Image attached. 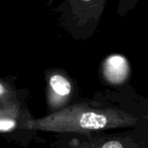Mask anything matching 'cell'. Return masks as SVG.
I'll return each mask as SVG.
<instances>
[{
    "label": "cell",
    "instance_id": "obj_1",
    "mask_svg": "<svg viewBox=\"0 0 148 148\" xmlns=\"http://www.w3.org/2000/svg\"><path fill=\"white\" fill-rule=\"evenodd\" d=\"M106 77L112 82H121L127 75L128 66L126 59L120 56H112L105 62Z\"/></svg>",
    "mask_w": 148,
    "mask_h": 148
},
{
    "label": "cell",
    "instance_id": "obj_2",
    "mask_svg": "<svg viewBox=\"0 0 148 148\" xmlns=\"http://www.w3.org/2000/svg\"><path fill=\"white\" fill-rule=\"evenodd\" d=\"M50 86L60 95H67L71 91L70 83L61 75H54L50 79Z\"/></svg>",
    "mask_w": 148,
    "mask_h": 148
},
{
    "label": "cell",
    "instance_id": "obj_3",
    "mask_svg": "<svg viewBox=\"0 0 148 148\" xmlns=\"http://www.w3.org/2000/svg\"><path fill=\"white\" fill-rule=\"evenodd\" d=\"M15 127V122L10 120H0V130L8 131Z\"/></svg>",
    "mask_w": 148,
    "mask_h": 148
},
{
    "label": "cell",
    "instance_id": "obj_4",
    "mask_svg": "<svg viewBox=\"0 0 148 148\" xmlns=\"http://www.w3.org/2000/svg\"><path fill=\"white\" fill-rule=\"evenodd\" d=\"M102 148H123L122 147V145L118 142V141H115V140H112V141H108L107 142Z\"/></svg>",
    "mask_w": 148,
    "mask_h": 148
},
{
    "label": "cell",
    "instance_id": "obj_5",
    "mask_svg": "<svg viewBox=\"0 0 148 148\" xmlns=\"http://www.w3.org/2000/svg\"><path fill=\"white\" fill-rule=\"evenodd\" d=\"M3 91H4V90H3V86L0 84V95H3Z\"/></svg>",
    "mask_w": 148,
    "mask_h": 148
}]
</instances>
